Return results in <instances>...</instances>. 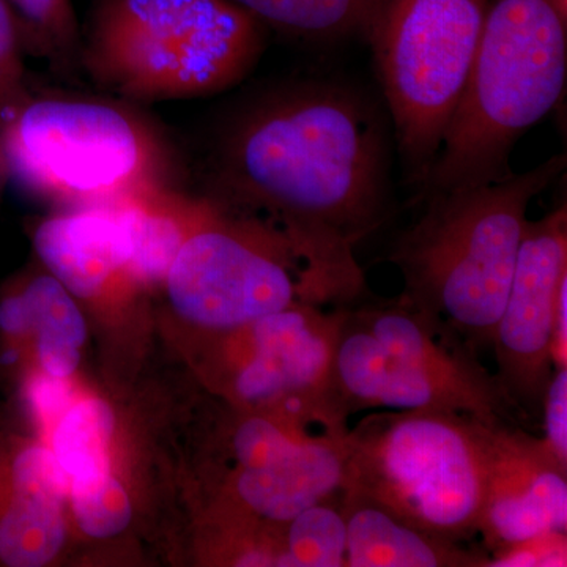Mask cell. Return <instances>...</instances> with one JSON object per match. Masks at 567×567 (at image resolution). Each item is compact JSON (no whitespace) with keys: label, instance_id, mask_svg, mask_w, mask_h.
<instances>
[{"label":"cell","instance_id":"cell-31","mask_svg":"<svg viewBox=\"0 0 567 567\" xmlns=\"http://www.w3.org/2000/svg\"><path fill=\"white\" fill-rule=\"evenodd\" d=\"M18 358H20V354H18L17 350H7V352H3L2 357H0V363L3 365L14 364Z\"/></svg>","mask_w":567,"mask_h":567},{"label":"cell","instance_id":"cell-8","mask_svg":"<svg viewBox=\"0 0 567 567\" xmlns=\"http://www.w3.org/2000/svg\"><path fill=\"white\" fill-rule=\"evenodd\" d=\"M215 223L189 234L166 276L185 319L230 331L295 303L323 306L308 265L276 233Z\"/></svg>","mask_w":567,"mask_h":567},{"label":"cell","instance_id":"cell-30","mask_svg":"<svg viewBox=\"0 0 567 567\" xmlns=\"http://www.w3.org/2000/svg\"><path fill=\"white\" fill-rule=\"evenodd\" d=\"M551 360L555 369L567 368V279L563 281L558 293L554 339H551Z\"/></svg>","mask_w":567,"mask_h":567},{"label":"cell","instance_id":"cell-22","mask_svg":"<svg viewBox=\"0 0 567 567\" xmlns=\"http://www.w3.org/2000/svg\"><path fill=\"white\" fill-rule=\"evenodd\" d=\"M21 293L37 338L82 346L85 339L84 319L71 300L69 290L54 276H37L22 287Z\"/></svg>","mask_w":567,"mask_h":567},{"label":"cell","instance_id":"cell-17","mask_svg":"<svg viewBox=\"0 0 567 567\" xmlns=\"http://www.w3.org/2000/svg\"><path fill=\"white\" fill-rule=\"evenodd\" d=\"M63 540L61 503L13 488L9 505L0 514V563L10 567L47 565L61 550Z\"/></svg>","mask_w":567,"mask_h":567},{"label":"cell","instance_id":"cell-9","mask_svg":"<svg viewBox=\"0 0 567 567\" xmlns=\"http://www.w3.org/2000/svg\"><path fill=\"white\" fill-rule=\"evenodd\" d=\"M567 279L566 205L525 227L505 308L492 346L499 385L518 413L540 412L554 375L551 339L563 281Z\"/></svg>","mask_w":567,"mask_h":567},{"label":"cell","instance_id":"cell-18","mask_svg":"<svg viewBox=\"0 0 567 567\" xmlns=\"http://www.w3.org/2000/svg\"><path fill=\"white\" fill-rule=\"evenodd\" d=\"M22 37L25 52L71 74L80 66L81 29L73 0H6Z\"/></svg>","mask_w":567,"mask_h":567},{"label":"cell","instance_id":"cell-24","mask_svg":"<svg viewBox=\"0 0 567 567\" xmlns=\"http://www.w3.org/2000/svg\"><path fill=\"white\" fill-rule=\"evenodd\" d=\"M69 473L47 447H28L11 462L10 477L14 491L61 503L69 488Z\"/></svg>","mask_w":567,"mask_h":567},{"label":"cell","instance_id":"cell-11","mask_svg":"<svg viewBox=\"0 0 567 567\" xmlns=\"http://www.w3.org/2000/svg\"><path fill=\"white\" fill-rule=\"evenodd\" d=\"M567 466L517 425L486 424V483L477 533L492 555L566 533ZM491 555V557H492Z\"/></svg>","mask_w":567,"mask_h":567},{"label":"cell","instance_id":"cell-3","mask_svg":"<svg viewBox=\"0 0 567 567\" xmlns=\"http://www.w3.org/2000/svg\"><path fill=\"white\" fill-rule=\"evenodd\" d=\"M567 74V18L551 0H488L461 102L416 194L499 181L517 141L557 106Z\"/></svg>","mask_w":567,"mask_h":567},{"label":"cell","instance_id":"cell-25","mask_svg":"<svg viewBox=\"0 0 567 567\" xmlns=\"http://www.w3.org/2000/svg\"><path fill=\"white\" fill-rule=\"evenodd\" d=\"M540 413L544 416V445L559 464L567 466V368L555 369Z\"/></svg>","mask_w":567,"mask_h":567},{"label":"cell","instance_id":"cell-21","mask_svg":"<svg viewBox=\"0 0 567 567\" xmlns=\"http://www.w3.org/2000/svg\"><path fill=\"white\" fill-rule=\"evenodd\" d=\"M71 498L78 524L89 536H115L128 527V495L107 473L74 477Z\"/></svg>","mask_w":567,"mask_h":567},{"label":"cell","instance_id":"cell-6","mask_svg":"<svg viewBox=\"0 0 567 567\" xmlns=\"http://www.w3.org/2000/svg\"><path fill=\"white\" fill-rule=\"evenodd\" d=\"M344 442V488L443 539L477 535L486 423L439 410H391L349 425Z\"/></svg>","mask_w":567,"mask_h":567},{"label":"cell","instance_id":"cell-12","mask_svg":"<svg viewBox=\"0 0 567 567\" xmlns=\"http://www.w3.org/2000/svg\"><path fill=\"white\" fill-rule=\"evenodd\" d=\"M33 246L44 267L76 297H95L115 276H132L128 240L111 204L52 216L37 227Z\"/></svg>","mask_w":567,"mask_h":567},{"label":"cell","instance_id":"cell-19","mask_svg":"<svg viewBox=\"0 0 567 567\" xmlns=\"http://www.w3.org/2000/svg\"><path fill=\"white\" fill-rule=\"evenodd\" d=\"M114 432V413L100 399L71 406L54 434V454L70 476L107 473V446Z\"/></svg>","mask_w":567,"mask_h":567},{"label":"cell","instance_id":"cell-27","mask_svg":"<svg viewBox=\"0 0 567 567\" xmlns=\"http://www.w3.org/2000/svg\"><path fill=\"white\" fill-rule=\"evenodd\" d=\"M70 390L58 377H39L29 385V401L44 420H51L69 404Z\"/></svg>","mask_w":567,"mask_h":567},{"label":"cell","instance_id":"cell-5","mask_svg":"<svg viewBox=\"0 0 567 567\" xmlns=\"http://www.w3.org/2000/svg\"><path fill=\"white\" fill-rule=\"evenodd\" d=\"M2 153L9 182L43 199L111 204L173 183L166 137L128 102L31 92Z\"/></svg>","mask_w":567,"mask_h":567},{"label":"cell","instance_id":"cell-32","mask_svg":"<svg viewBox=\"0 0 567 567\" xmlns=\"http://www.w3.org/2000/svg\"><path fill=\"white\" fill-rule=\"evenodd\" d=\"M554 2V6L557 7V10L559 13H561V17L567 18V0H551Z\"/></svg>","mask_w":567,"mask_h":567},{"label":"cell","instance_id":"cell-33","mask_svg":"<svg viewBox=\"0 0 567 567\" xmlns=\"http://www.w3.org/2000/svg\"><path fill=\"white\" fill-rule=\"evenodd\" d=\"M9 183V178H7L6 167L0 163V192H2L3 185Z\"/></svg>","mask_w":567,"mask_h":567},{"label":"cell","instance_id":"cell-14","mask_svg":"<svg viewBox=\"0 0 567 567\" xmlns=\"http://www.w3.org/2000/svg\"><path fill=\"white\" fill-rule=\"evenodd\" d=\"M339 498L346 567H487L488 555L413 527L358 492L342 488Z\"/></svg>","mask_w":567,"mask_h":567},{"label":"cell","instance_id":"cell-26","mask_svg":"<svg viewBox=\"0 0 567 567\" xmlns=\"http://www.w3.org/2000/svg\"><path fill=\"white\" fill-rule=\"evenodd\" d=\"M566 533L536 537L492 555L487 567H533L567 565Z\"/></svg>","mask_w":567,"mask_h":567},{"label":"cell","instance_id":"cell-10","mask_svg":"<svg viewBox=\"0 0 567 567\" xmlns=\"http://www.w3.org/2000/svg\"><path fill=\"white\" fill-rule=\"evenodd\" d=\"M342 309L324 312L301 301L246 323L251 350L235 372V395L245 404L276 402L282 415L309 406L347 424L331 379Z\"/></svg>","mask_w":567,"mask_h":567},{"label":"cell","instance_id":"cell-28","mask_svg":"<svg viewBox=\"0 0 567 567\" xmlns=\"http://www.w3.org/2000/svg\"><path fill=\"white\" fill-rule=\"evenodd\" d=\"M37 353L41 368L58 379H65L80 364V350L69 342L37 338Z\"/></svg>","mask_w":567,"mask_h":567},{"label":"cell","instance_id":"cell-4","mask_svg":"<svg viewBox=\"0 0 567 567\" xmlns=\"http://www.w3.org/2000/svg\"><path fill=\"white\" fill-rule=\"evenodd\" d=\"M264 28L233 0H96L80 66L123 102L203 99L251 73Z\"/></svg>","mask_w":567,"mask_h":567},{"label":"cell","instance_id":"cell-29","mask_svg":"<svg viewBox=\"0 0 567 567\" xmlns=\"http://www.w3.org/2000/svg\"><path fill=\"white\" fill-rule=\"evenodd\" d=\"M0 330L6 334L22 336L32 331L31 317L21 290L7 295L0 301Z\"/></svg>","mask_w":567,"mask_h":567},{"label":"cell","instance_id":"cell-1","mask_svg":"<svg viewBox=\"0 0 567 567\" xmlns=\"http://www.w3.org/2000/svg\"><path fill=\"white\" fill-rule=\"evenodd\" d=\"M393 125L386 107L349 82L275 85L224 121L208 181L226 207L265 213L308 265L323 305L365 293L354 248L393 210Z\"/></svg>","mask_w":567,"mask_h":567},{"label":"cell","instance_id":"cell-13","mask_svg":"<svg viewBox=\"0 0 567 567\" xmlns=\"http://www.w3.org/2000/svg\"><path fill=\"white\" fill-rule=\"evenodd\" d=\"M346 434L317 436L268 464L240 468L235 480L238 498L256 516L287 524L308 507L341 495Z\"/></svg>","mask_w":567,"mask_h":567},{"label":"cell","instance_id":"cell-15","mask_svg":"<svg viewBox=\"0 0 567 567\" xmlns=\"http://www.w3.org/2000/svg\"><path fill=\"white\" fill-rule=\"evenodd\" d=\"M128 240V270L136 281L166 279L188 235L177 213V197L167 186L111 203Z\"/></svg>","mask_w":567,"mask_h":567},{"label":"cell","instance_id":"cell-16","mask_svg":"<svg viewBox=\"0 0 567 567\" xmlns=\"http://www.w3.org/2000/svg\"><path fill=\"white\" fill-rule=\"evenodd\" d=\"M264 25L316 41L365 37L380 0H233Z\"/></svg>","mask_w":567,"mask_h":567},{"label":"cell","instance_id":"cell-20","mask_svg":"<svg viewBox=\"0 0 567 567\" xmlns=\"http://www.w3.org/2000/svg\"><path fill=\"white\" fill-rule=\"evenodd\" d=\"M331 499L287 522L282 566L346 567V520L341 506H334Z\"/></svg>","mask_w":567,"mask_h":567},{"label":"cell","instance_id":"cell-2","mask_svg":"<svg viewBox=\"0 0 567 567\" xmlns=\"http://www.w3.org/2000/svg\"><path fill=\"white\" fill-rule=\"evenodd\" d=\"M565 171L566 156L557 155L527 173L423 197V213L390 254L404 276L399 301L475 352L491 347L529 204Z\"/></svg>","mask_w":567,"mask_h":567},{"label":"cell","instance_id":"cell-23","mask_svg":"<svg viewBox=\"0 0 567 567\" xmlns=\"http://www.w3.org/2000/svg\"><path fill=\"white\" fill-rule=\"evenodd\" d=\"M24 54L20 24L9 3L0 0V163L3 167V130L11 114L31 93L25 80Z\"/></svg>","mask_w":567,"mask_h":567},{"label":"cell","instance_id":"cell-7","mask_svg":"<svg viewBox=\"0 0 567 567\" xmlns=\"http://www.w3.org/2000/svg\"><path fill=\"white\" fill-rule=\"evenodd\" d=\"M487 7L488 0H380L365 32L395 152L417 192L461 102Z\"/></svg>","mask_w":567,"mask_h":567}]
</instances>
